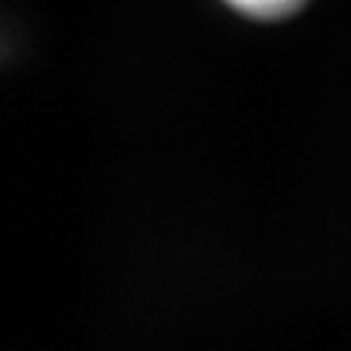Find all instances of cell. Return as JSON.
I'll return each mask as SVG.
<instances>
[{
  "label": "cell",
  "mask_w": 351,
  "mask_h": 351,
  "mask_svg": "<svg viewBox=\"0 0 351 351\" xmlns=\"http://www.w3.org/2000/svg\"><path fill=\"white\" fill-rule=\"evenodd\" d=\"M217 3L246 24L278 27L304 15L313 0H217Z\"/></svg>",
  "instance_id": "obj_1"
}]
</instances>
